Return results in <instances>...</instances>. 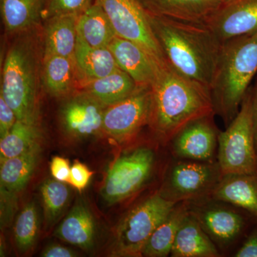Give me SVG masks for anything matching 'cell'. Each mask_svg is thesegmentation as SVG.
Listing matches in <instances>:
<instances>
[{
	"label": "cell",
	"instance_id": "obj_38",
	"mask_svg": "<svg viewBox=\"0 0 257 257\" xmlns=\"http://www.w3.org/2000/svg\"><path fill=\"white\" fill-rule=\"evenodd\" d=\"M224 3H229V2L233 1V0H222Z\"/></svg>",
	"mask_w": 257,
	"mask_h": 257
},
{
	"label": "cell",
	"instance_id": "obj_12",
	"mask_svg": "<svg viewBox=\"0 0 257 257\" xmlns=\"http://www.w3.org/2000/svg\"><path fill=\"white\" fill-rule=\"evenodd\" d=\"M214 116L211 114L194 120L177 134L170 143L175 158L216 162L219 131L214 123Z\"/></svg>",
	"mask_w": 257,
	"mask_h": 257
},
{
	"label": "cell",
	"instance_id": "obj_4",
	"mask_svg": "<svg viewBox=\"0 0 257 257\" xmlns=\"http://www.w3.org/2000/svg\"><path fill=\"white\" fill-rule=\"evenodd\" d=\"M257 72V32L222 43L210 87L214 113L226 126L239 112Z\"/></svg>",
	"mask_w": 257,
	"mask_h": 257
},
{
	"label": "cell",
	"instance_id": "obj_8",
	"mask_svg": "<svg viewBox=\"0 0 257 257\" xmlns=\"http://www.w3.org/2000/svg\"><path fill=\"white\" fill-rule=\"evenodd\" d=\"M155 161L156 155L150 147H139L125 152L106 175L101 189L104 202L113 205L143 188L152 177Z\"/></svg>",
	"mask_w": 257,
	"mask_h": 257
},
{
	"label": "cell",
	"instance_id": "obj_28",
	"mask_svg": "<svg viewBox=\"0 0 257 257\" xmlns=\"http://www.w3.org/2000/svg\"><path fill=\"white\" fill-rule=\"evenodd\" d=\"M42 136L38 122L18 120L0 142V162L26 153L41 145Z\"/></svg>",
	"mask_w": 257,
	"mask_h": 257
},
{
	"label": "cell",
	"instance_id": "obj_17",
	"mask_svg": "<svg viewBox=\"0 0 257 257\" xmlns=\"http://www.w3.org/2000/svg\"><path fill=\"white\" fill-rule=\"evenodd\" d=\"M210 197L239 208L257 219V174L222 175Z\"/></svg>",
	"mask_w": 257,
	"mask_h": 257
},
{
	"label": "cell",
	"instance_id": "obj_24",
	"mask_svg": "<svg viewBox=\"0 0 257 257\" xmlns=\"http://www.w3.org/2000/svg\"><path fill=\"white\" fill-rule=\"evenodd\" d=\"M77 35L87 45L108 47L116 36L110 20L97 0L78 16Z\"/></svg>",
	"mask_w": 257,
	"mask_h": 257
},
{
	"label": "cell",
	"instance_id": "obj_20",
	"mask_svg": "<svg viewBox=\"0 0 257 257\" xmlns=\"http://www.w3.org/2000/svg\"><path fill=\"white\" fill-rule=\"evenodd\" d=\"M45 0H0L5 31L16 37L38 28L43 20Z\"/></svg>",
	"mask_w": 257,
	"mask_h": 257
},
{
	"label": "cell",
	"instance_id": "obj_1",
	"mask_svg": "<svg viewBox=\"0 0 257 257\" xmlns=\"http://www.w3.org/2000/svg\"><path fill=\"white\" fill-rule=\"evenodd\" d=\"M151 87L149 126L162 145L170 144L177 133L194 120L215 114L210 89L184 77L168 63L160 67Z\"/></svg>",
	"mask_w": 257,
	"mask_h": 257
},
{
	"label": "cell",
	"instance_id": "obj_13",
	"mask_svg": "<svg viewBox=\"0 0 257 257\" xmlns=\"http://www.w3.org/2000/svg\"><path fill=\"white\" fill-rule=\"evenodd\" d=\"M64 99L60 116L66 133L85 138L103 131L105 106L84 91H77Z\"/></svg>",
	"mask_w": 257,
	"mask_h": 257
},
{
	"label": "cell",
	"instance_id": "obj_18",
	"mask_svg": "<svg viewBox=\"0 0 257 257\" xmlns=\"http://www.w3.org/2000/svg\"><path fill=\"white\" fill-rule=\"evenodd\" d=\"M82 77L74 58L62 56L43 57L42 85L50 95L63 97L79 89Z\"/></svg>",
	"mask_w": 257,
	"mask_h": 257
},
{
	"label": "cell",
	"instance_id": "obj_15",
	"mask_svg": "<svg viewBox=\"0 0 257 257\" xmlns=\"http://www.w3.org/2000/svg\"><path fill=\"white\" fill-rule=\"evenodd\" d=\"M108 48L119 68L126 72L138 85L151 86L155 82L162 65L138 44L116 36Z\"/></svg>",
	"mask_w": 257,
	"mask_h": 257
},
{
	"label": "cell",
	"instance_id": "obj_11",
	"mask_svg": "<svg viewBox=\"0 0 257 257\" xmlns=\"http://www.w3.org/2000/svg\"><path fill=\"white\" fill-rule=\"evenodd\" d=\"M189 211L217 246L227 247L248 228L247 216L211 197L190 202Z\"/></svg>",
	"mask_w": 257,
	"mask_h": 257
},
{
	"label": "cell",
	"instance_id": "obj_30",
	"mask_svg": "<svg viewBox=\"0 0 257 257\" xmlns=\"http://www.w3.org/2000/svg\"><path fill=\"white\" fill-rule=\"evenodd\" d=\"M39 215L35 204L30 203L18 216L14 228L15 243L20 253H25L33 248L39 232Z\"/></svg>",
	"mask_w": 257,
	"mask_h": 257
},
{
	"label": "cell",
	"instance_id": "obj_34",
	"mask_svg": "<svg viewBox=\"0 0 257 257\" xmlns=\"http://www.w3.org/2000/svg\"><path fill=\"white\" fill-rule=\"evenodd\" d=\"M50 171L52 177L56 180L68 183L71 167L67 159L62 157H54L50 163Z\"/></svg>",
	"mask_w": 257,
	"mask_h": 257
},
{
	"label": "cell",
	"instance_id": "obj_39",
	"mask_svg": "<svg viewBox=\"0 0 257 257\" xmlns=\"http://www.w3.org/2000/svg\"><path fill=\"white\" fill-rule=\"evenodd\" d=\"M255 221H256V223L257 224V219H255Z\"/></svg>",
	"mask_w": 257,
	"mask_h": 257
},
{
	"label": "cell",
	"instance_id": "obj_36",
	"mask_svg": "<svg viewBox=\"0 0 257 257\" xmlns=\"http://www.w3.org/2000/svg\"><path fill=\"white\" fill-rule=\"evenodd\" d=\"M44 257H73L76 256V253L63 246L52 244L47 246L41 253Z\"/></svg>",
	"mask_w": 257,
	"mask_h": 257
},
{
	"label": "cell",
	"instance_id": "obj_6",
	"mask_svg": "<svg viewBox=\"0 0 257 257\" xmlns=\"http://www.w3.org/2000/svg\"><path fill=\"white\" fill-rule=\"evenodd\" d=\"M177 203L165 199L157 192L131 209L120 221L112 246L117 256H142L152 233Z\"/></svg>",
	"mask_w": 257,
	"mask_h": 257
},
{
	"label": "cell",
	"instance_id": "obj_14",
	"mask_svg": "<svg viewBox=\"0 0 257 257\" xmlns=\"http://www.w3.org/2000/svg\"><path fill=\"white\" fill-rule=\"evenodd\" d=\"M206 25L218 40L224 42L257 32V0L224 3Z\"/></svg>",
	"mask_w": 257,
	"mask_h": 257
},
{
	"label": "cell",
	"instance_id": "obj_35",
	"mask_svg": "<svg viewBox=\"0 0 257 257\" xmlns=\"http://www.w3.org/2000/svg\"><path fill=\"white\" fill-rule=\"evenodd\" d=\"M234 256L257 257V226L253 228L246 235L242 244L234 253Z\"/></svg>",
	"mask_w": 257,
	"mask_h": 257
},
{
	"label": "cell",
	"instance_id": "obj_33",
	"mask_svg": "<svg viewBox=\"0 0 257 257\" xmlns=\"http://www.w3.org/2000/svg\"><path fill=\"white\" fill-rule=\"evenodd\" d=\"M18 121L16 114L0 94V139L4 138Z\"/></svg>",
	"mask_w": 257,
	"mask_h": 257
},
{
	"label": "cell",
	"instance_id": "obj_3",
	"mask_svg": "<svg viewBox=\"0 0 257 257\" xmlns=\"http://www.w3.org/2000/svg\"><path fill=\"white\" fill-rule=\"evenodd\" d=\"M38 28L15 37L2 69L1 92L18 120L38 122L39 93L43 60Z\"/></svg>",
	"mask_w": 257,
	"mask_h": 257
},
{
	"label": "cell",
	"instance_id": "obj_27",
	"mask_svg": "<svg viewBox=\"0 0 257 257\" xmlns=\"http://www.w3.org/2000/svg\"><path fill=\"white\" fill-rule=\"evenodd\" d=\"M41 153V146L19 156L1 161V190L14 194L20 192L28 183Z\"/></svg>",
	"mask_w": 257,
	"mask_h": 257
},
{
	"label": "cell",
	"instance_id": "obj_7",
	"mask_svg": "<svg viewBox=\"0 0 257 257\" xmlns=\"http://www.w3.org/2000/svg\"><path fill=\"white\" fill-rule=\"evenodd\" d=\"M221 177L217 161L177 159L169 168L159 192L165 199L175 203L202 200L211 197Z\"/></svg>",
	"mask_w": 257,
	"mask_h": 257
},
{
	"label": "cell",
	"instance_id": "obj_21",
	"mask_svg": "<svg viewBox=\"0 0 257 257\" xmlns=\"http://www.w3.org/2000/svg\"><path fill=\"white\" fill-rule=\"evenodd\" d=\"M170 256L218 257L221 254L215 243L189 211L179 226Z\"/></svg>",
	"mask_w": 257,
	"mask_h": 257
},
{
	"label": "cell",
	"instance_id": "obj_10",
	"mask_svg": "<svg viewBox=\"0 0 257 257\" xmlns=\"http://www.w3.org/2000/svg\"><path fill=\"white\" fill-rule=\"evenodd\" d=\"M152 109L151 86H139L131 96L106 108L103 131L119 143L130 141L149 126Z\"/></svg>",
	"mask_w": 257,
	"mask_h": 257
},
{
	"label": "cell",
	"instance_id": "obj_9",
	"mask_svg": "<svg viewBox=\"0 0 257 257\" xmlns=\"http://www.w3.org/2000/svg\"><path fill=\"white\" fill-rule=\"evenodd\" d=\"M116 36L140 45L161 65L167 61L150 22V13L139 0H97Z\"/></svg>",
	"mask_w": 257,
	"mask_h": 257
},
{
	"label": "cell",
	"instance_id": "obj_5",
	"mask_svg": "<svg viewBox=\"0 0 257 257\" xmlns=\"http://www.w3.org/2000/svg\"><path fill=\"white\" fill-rule=\"evenodd\" d=\"M216 161L222 175L257 174L251 87L243 98L238 114L224 131L219 132Z\"/></svg>",
	"mask_w": 257,
	"mask_h": 257
},
{
	"label": "cell",
	"instance_id": "obj_26",
	"mask_svg": "<svg viewBox=\"0 0 257 257\" xmlns=\"http://www.w3.org/2000/svg\"><path fill=\"white\" fill-rule=\"evenodd\" d=\"M189 204L190 202L175 204L165 220L152 233L144 248L142 256L165 257L170 254L179 226L189 214Z\"/></svg>",
	"mask_w": 257,
	"mask_h": 257
},
{
	"label": "cell",
	"instance_id": "obj_16",
	"mask_svg": "<svg viewBox=\"0 0 257 257\" xmlns=\"http://www.w3.org/2000/svg\"><path fill=\"white\" fill-rule=\"evenodd\" d=\"M150 14L155 16L205 24L224 4L222 0H139Z\"/></svg>",
	"mask_w": 257,
	"mask_h": 257
},
{
	"label": "cell",
	"instance_id": "obj_2",
	"mask_svg": "<svg viewBox=\"0 0 257 257\" xmlns=\"http://www.w3.org/2000/svg\"><path fill=\"white\" fill-rule=\"evenodd\" d=\"M150 22L167 63L184 77L210 89L222 46L210 29L205 24L150 13Z\"/></svg>",
	"mask_w": 257,
	"mask_h": 257
},
{
	"label": "cell",
	"instance_id": "obj_31",
	"mask_svg": "<svg viewBox=\"0 0 257 257\" xmlns=\"http://www.w3.org/2000/svg\"><path fill=\"white\" fill-rule=\"evenodd\" d=\"M95 0H45L43 20L62 15H79Z\"/></svg>",
	"mask_w": 257,
	"mask_h": 257
},
{
	"label": "cell",
	"instance_id": "obj_32",
	"mask_svg": "<svg viewBox=\"0 0 257 257\" xmlns=\"http://www.w3.org/2000/svg\"><path fill=\"white\" fill-rule=\"evenodd\" d=\"M92 175L93 172L87 166L79 161L76 160L71 167L68 183L79 192H82L87 187Z\"/></svg>",
	"mask_w": 257,
	"mask_h": 257
},
{
	"label": "cell",
	"instance_id": "obj_22",
	"mask_svg": "<svg viewBox=\"0 0 257 257\" xmlns=\"http://www.w3.org/2000/svg\"><path fill=\"white\" fill-rule=\"evenodd\" d=\"M138 87L126 72L119 69L101 78L82 80L79 90L88 93L107 107L131 96Z\"/></svg>",
	"mask_w": 257,
	"mask_h": 257
},
{
	"label": "cell",
	"instance_id": "obj_23",
	"mask_svg": "<svg viewBox=\"0 0 257 257\" xmlns=\"http://www.w3.org/2000/svg\"><path fill=\"white\" fill-rule=\"evenodd\" d=\"M57 238L84 249L94 244L95 222L89 209L84 203L76 204L55 230Z\"/></svg>",
	"mask_w": 257,
	"mask_h": 257
},
{
	"label": "cell",
	"instance_id": "obj_19",
	"mask_svg": "<svg viewBox=\"0 0 257 257\" xmlns=\"http://www.w3.org/2000/svg\"><path fill=\"white\" fill-rule=\"evenodd\" d=\"M79 15H62L45 20L42 30L43 57L62 56L74 58Z\"/></svg>",
	"mask_w": 257,
	"mask_h": 257
},
{
	"label": "cell",
	"instance_id": "obj_37",
	"mask_svg": "<svg viewBox=\"0 0 257 257\" xmlns=\"http://www.w3.org/2000/svg\"><path fill=\"white\" fill-rule=\"evenodd\" d=\"M252 94V120L255 147L257 152V80L256 84L251 87Z\"/></svg>",
	"mask_w": 257,
	"mask_h": 257
},
{
	"label": "cell",
	"instance_id": "obj_29",
	"mask_svg": "<svg viewBox=\"0 0 257 257\" xmlns=\"http://www.w3.org/2000/svg\"><path fill=\"white\" fill-rule=\"evenodd\" d=\"M42 202L47 229L52 226L68 204L69 190L64 182L47 180L41 187Z\"/></svg>",
	"mask_w": 257,
	"mask_h": 257
},
{
	"label": "cell",
	"instance_id": "obj_25",
	"mask_svg": "<svg viewBox=\"0 0 257 257\" xmlns=\"http://www.w3.org/2000/svg\"><path fill=\"white\" fill-rule=\"evenodd\" d=\"M74 60L82 81L101 78L119 69L108 47L89 46L78 35Z\"/></svg>",
	"mask_w": 257,
	"mask_h": 257
}]
</instances>
